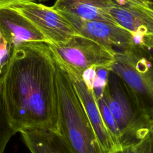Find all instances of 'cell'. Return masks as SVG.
Here are the masks:
<instances>
[{
    "instance_id": "cell-21",
    "label": "cell",
    "mask_w": 153,
    "mask_h": 153,
    "mask_svg": "<svg viewBox=\"0 0 153 153\" xmlns=\"http://www.w3.org/2000/svg\"><path fill=\"white\" fill-rule=\"evenodd\" d=\"M40 2H45V1H49V0H38Z\"/></svg>"
},
{
    "instance_id": "cell-18",
    "label": "cell",
    "mask_w": 153,
    "mask_h": 153,
    "mask_svg": "<svg viewBox=\"0 0 153 153\" xmlns=\"http://www.w3.org/2000/svg\"><path fill=\"white\" fill-rule=\"evenodd\" d=\"M112 153H136L134 145L121 146Z\"/></svg>"
},
{
    "instance_id": "cell-12",
    "label": "cell",
    "mask_w": 153,
    "mask_h": 153,
    "mask_svg": "<svg viewBox=\"0 0 153 153\" xmlns=\"http://www.w3.org/2000/svg\"><path fill=\"white\" fill-rule=\"evenodd\" d=\"M20 132L32 153H71L56 133L40 129H25Z\"/></svg>"
},
{
    "instance_id": "cell-16",
    "label": "cell",
    "mask_w": 153,
    "mask_h": 153,
    "mask_svg": "<svg viewBox=\"0 0 153 153\" xmlns=\"http://www.w3.org/2000/svg\"><path fill=\"white\" fill-rule=\"evenodd\" d=\"M31 1H33V0H0V8L12 7L17 4H19L22 2Z\"/></svg>"
},
{
    "instance_id": "cell-20",
    "label": "cell",
    "mask_w": 153,
    "mask_h": 153,
    "mask_svg": "<svg viewBox=\"0 0 153 153\" xmlns=\"http://www.w3.org/2000/svg\"><path fill=\"white\" fill-rule=\"evenodd\" d=\"M145 2H146V4L151 5H153V0H143Z\"/></svg>"
},
{
    "instance_id": "cell-23",
    "label": "cell",
    "mask_w": 153,
    "mask_h": 153,
    "mask_svg": "<svg viewBox=\"0 0 153 153\" xmlns=\"http://www.w3.org/2000/svg\"><path fill=\"white\" fill-rule=\"evenodd\" d=\"M150 5V6H151V7L152 8H153V5Z\"/></svg>"
},
{
    "instance_id": "cell-22",
    "label": "cell",
    "mask_w": 153,
    "mask_h": 153,
    "mask_svg": "<svg viewBox=\"0 0 153 153\" xmlns=\"http://www.w3.org/2000/svg\"><path fill=\"white\" fill-rule=\"evenodd\" d=\"M2 69H2V68H0V75H1V73H2Z\"/></svg>"
},
{
    "instance_id": "cell-4",
    "label": "cell",
    "mask_w": 153,
    "mask_h": 153,
    "mask_svg": "<svg viewBox=\"0 0 153 153\" xmlns=\"http://www.w3.org/2000/svg\"><path fill=\"white\" fill-rule=\"evenodd\" d=\"M109 70L118 75L134 94L143 111L153 118V61L141 46L116 50Z\"/></svg>"
},
{
    "instance_id": "cell-7",
    "label": "cell",
    "mask_w": 153,
    "mask_h": 153,
    "mask_svg": "<svg viewBox=\"0 0 153 153\" xmlns=\"http://www.w3.org/2000/svg\"><path fill=\"white\" fill-rule=\"evenodd\" d=\"M72 25L78 35L92 39L105 47L126 50L136 46L133 35L120 25L99 20L82 19L59 11Z\"/></svg>"
},
{
    "instance_id": "cell-11",
    "label": "cell",
    "mask_w": 153,
    "mask_h": 153,
    "mask_svg": "<svg viewBox=\"0 0 153 153\" xmlns=\"http://www.w3.org/2000/svg\"><path fill=\"white\" fill-rule=\"evenodd\" d=\"M115 5L114 0H56L53 8L84 19L118 25L110 13Z\"/></svg>"
},
{
    "instance_id": "cell-2",
    "label": "cell",
    "mask_w": 153,
    "mask_h": 153,
    "mask_svg": "<svg viewBox=\"0 0 153 153\" xmlns=\"http://www.w3.org/2000/svg\"><path fill=\"white\" fill-rule=\"evenodd\" d=\"M56 84L60 136L71 152L102 153L72 81L56 61Z\"/></svg>"
},
{
    "instance_id": "cell-19",
    "label": "cell",
    "mask_w": 153,
    "mask_h": 153,
    "mask_svg": "<svg viewBox=\"0 0 153 153\" xmlns=\"http://www.w3.org/2000/svg\"><path fill=\"white\" fill-rule=\"evenodd\" d=\"M150 128H151V133L153 137V118L151 120V124H150Z\"/></svg>"
},
{
    "instance_id": "cell-13",
    "label": "cell",
    "mask_w": 153,
    "mask_h": 153,
    "mask_svg": "<svg viewBox=\"0 0 153 153\" xmlns=\"http://www.w3.org/2000/svg\"><path fill=\"white\" fill-rule=\"evenodd\" d=\"M16 132L11 127L8 118L3 96V78L0 75V153H4L8 141Z\"/></svg>"
},
{
    "instance_id": "cell-17",
    "label": "cell",
    "mask_w": 153,
    "mask_h": 153,
    "mask_svg": "<svg viewBox=\"0 0 153 153\" xmlns=\"http://www.w3.org/2000/svg\"><path fill=\"white\" fill-rule=\"evenodd\" d=\"M139 45H145L153 47V36L145 35L141 38V41Z\"/></svg>"
},
{
    "instance_id": "cell-10",
    "label": "cell",
    "mask_w": 153,
    "mask_h": 153,
    "mask_svg": "<svg viewBox=\"0 0 153 153\" xmlns=\"http://www.w3.org/2000/svg\"><path fill=\"white\" fill-rule=\"evenodd\" d=\"M0 33L11 48L23 42H43L42 33L21 13L12 7L0 8Z\"/></svg>"
},
{
    "instance_id": "cell-1",
    "label": "cell",
    "mask_w": 153,
    "mask_h": 153,
    "mask_svg": "<svg viewBox=\"0 0 153 153\" xmlns=\"http://www.w3.org/2000/svg\"><path fill=\"white\" fill-rule=\"evenodd\" d=\"M1 75L13 130L40 129L60 135L56 61L47 44L23 42L13 47Z\"/></svg>"
},
{
    "instance_id": "cell-3",
    "label": "cell",
    "mask_w": 153,
    "mask_h": 153,
    "mask_svg": "<svg viewBox=\"0 0 153 153\" xmlns=\"http://www.w3.org/2000/svg\"><path fill=\"white\" fill-rule=\"evenodd\" d=\"M102 97L118 127L121 146L135 145L151 133V118L123 80L109 71Z\"/></svg>"
},
{
    "instance_id": "cell-6",
    "label": "cell",
    "mask_w": 153,
    "mask_h": 153,
    "mask_svg": "<svg viewBox=\"0 0 153 153\" xmlns=\"http://www.w3.org/2000/svg\"><path fill=\"white\" fill-rule=\"evenodd\" d=\"M25 16L45 37L47 43H62L78 33L58 11L33 1L12 6Z\"/></svg>"
},
{
    "instance_id": "cell-5",
    "label": "cell",
    "mask_w": 153,
    "mask_h": 153,
    "mask_svg": "<svg viewBox=\"0 0 153 153\" xmlns=\"http://www.w3.org/2000/svg\"><path fill=\"white\" fill-rule=\"evenodd\" d=\"M47 44L58 63L81 75L91 68L109 69L115 60L114 48L78 34L65 42Z\"/></svg>"
},
{
    "instance_id": "cell-14",
    "label": "cell",
    "mask_w": 153,
    "mask_h": 153,
    "mask_svg": "<svg viewBox=\"0 0 153 153\" xmlns=\"http://www.w3.org/2000/svg\"><path fill=\"white\" fill-rule=\"evenodd\" d=\"M96 99L99 109L105 126L108 128L117 144L119 146L121 147L120 145V132L111 111H110L106 102L102 97V96Z\"/></svg>"
},
{
    "instance_id": "cell-9",
    "label": "cell",
    "mask_w": 153,
    "mask_h": 153,
    "mask_svg": "<svg viewBox=\"0 0 153 153\" xmlns=\"http://www.w3.org/2000/svg\"><path fill=\"white\" fill-rule=\"evenodd\" d=\"M65 69L69 74L82 103L102 153H112L120 148L103 121L93 87L87 84L81 74Z\"/></svg>"
},
{
    "instance_id": "cell-15",
    "label": "cell",
    "mask_w": 153,
    "mask_h": 153,
    "mask_svg": "<svg viewBox=\"0 0 153 153\" xmlns=\"http://www.w3.org/2000/svg\"><path fill=\"white\" fill-rule=\"evenodd\" d=\"M136 153H153V137L150 133L134 145Z\"/></svg>"
},
{
    "instance_id": "cell-8",
    "label": "cell",
    "mask_w": 153,
    "mask_h": 153,
    "mask_svg": "<svg viewBox=\"0 0 153 153\" xmlns=\"http://www.w3.org/2000/svg\"><path fill=\"white\" fill-rule=\"evenodd\" d=\"M110 13L116 22L130 31L134 40L153 36V8L143 0H114Z\"/></svg>"
}]
</instances>
